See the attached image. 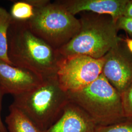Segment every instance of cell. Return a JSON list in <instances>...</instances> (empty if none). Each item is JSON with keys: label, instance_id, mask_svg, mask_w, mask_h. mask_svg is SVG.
<instances>
[{"label": "cell", "instance_id": "obj_17", "mask_svg": "<svg viewBox=\"0 0 132 132\" xmlns=\"http://www.w3.org/2000/svg\"><path fill=\"white\" fill-rule=\"evenodd\" d=\"M122 16L127 17H132V0H128L125 6Z\"/></svg>", "mask_w": 132, "mask_h": 132}, {"label": "cell", "instance_id": "obj_8", "mask_svg": "<svg viewBox=\"0 0 132 132\" xmlns=\"http://www.w3.org/2000/svg\"><path fill=\"white\" fill-rule=\"evenodd\" d=\"M43 79L31 71L0 60V87L4 94H23L41 84Z\"/></svg>", "mask_w": 132, "mask_h": 132}, {"label": "cell", "instance_id": "obj_15", "mask_svg": "<svg viewBox=\"0 0 132 132\" xmlns=\"http://www.w3.org/2000/svg\"><path fill=\"white\" fill-rule=\"evenodd\" d=\"M120 95L124 117L132 120V84Z\"/></svg>", "mask_w": 132, "mask_h": 132}, {"label": "cell", "instance_id": "obj_7", "mask_svg": "<svg viewBox=\"0 0 132 132\" xmlns=\"http://www.w3.org/2000/svg\"><path fill=\"white\" fill-rule=\"evenodd\" d=\"M120 43L104 56L102 73L121 94L132 84V56Z\"/></svg>", "mask_w": 132, "mask_h": 132}, {"label": "cell", "instance_id": "obj_2", "mask_svg": "<svg viewBox=\"0 0 132 132\" xmlns=\"http://www.w3.org/2000/svg\"><path fill=\"white\" fill-rule=\"evenodd\" d=\"M79 19L78 32L57 50L63 58L85 55L99 59L122 42L118 35L116 22L110 16L85 12Z\"/></svg>", "mask_w": 132, "mask_h": 132}, {"label": "cell", "instance_id": "obj_6", "mask_svg": "<svg viewBox=\"0 0 132 132\" xmlns=\"http://www.w3.org/2000/svg\"><path fill=\"white\" fill-rule=\"evenodd\" d=\"M104 62V57L95 59L76 55L64 58L56 73L62 88L71 93L90 85L102 73Z\"/></svg>", "mask_w": 132, "mask_h": 132}, {"label": "cell", "instance_id": "obj_16", "mask_svg": "<svg viewBox=\"0 0 132 132\" xmlns=\"http://www.w3.org/2000/svg\"><path fill=\"white\" fill-rule=\"evenodd\" d=\"M116 24L118 30H123L132 36V17L121 16L117 21Z\"/></svg>", "mask_w": 132, "mask_h": 132}, {"label": "cell", "instance_id": "obj_3", "mask_svg": "<svg viewBox=\"0 0 132 132\" xmlns=\"http://www.w3.org/2000/svg\"><path fill=\"white\" fill-rule=\"evenodd\" d=\"M69 102L68 93L62 88L55 75L44 78L32 89L14 96L12 105L44 132L61 117Z\"/></svg>", "mask_w": 132, "mask_h": 132}, {"label": "cell", "instance_id": "obj_4", "mask_svg": "<svg viewBox=\"0 0 132 132\" xmlns=\"http://www.w3.org/2000/svg\"><path fill=\"white\" fill-rule=\"evenodd\" d=\"M68 93L70 101L84 110L97 126L126 120L123 114L120 94L102 73L85 88Z\"/></svg>", "mask_w": 132, "mask_h": 132}, {"label": "cell", "instance_id": "obj_1", "mask_svg": "<svg viewBox=\"0 0 132 132\" xmlns=\"http://www.w3.org/2000/svg\"><path fill=\"white\" fill-rule=\"evenodd\" d=\"M8 56L13 66L43 78L56 75L63 57L31 31L27 22L11 19L7 33Z\"/></svg>", "mask_w": 132, "mask_h": 132}, {"label": "cell", "instance_id": "obj_19", "mask_svg": "<svg viewBox=\"0 0 132 132\" xmlns=\"http://www.w3.org/2000/svg\"><path fill=\"white\" fill-rule=\"evenodd\" d=\"M122 38V42L125 44L128 50L132 54V38H130L128 37Z\"/></svg>", "mask_w": 132, "mask_h": 132}, {"label": "cell", "instance_id": "obj_14", "mask_svg": "<svg viewBox=\"0 0 132 132\" xmlns=\"http://www.w3.org/2000/svg\"><path fill=\"white\" fill-rule=\"evenodd\" d=\"M96 132H132V120H126L107 126H97Z\"/></svg>", "mask_w": 132, "mask_h": 132}, {"label": "cell", "instance_id": "obj_11", "mask_svg": "<svg viewBox=\"0 0 132 132\" xmlns=\"http://www.w3.org/2000/svg\"><path fill=\"white\" fill-rule=\"evenodd\" d=\"M5 121L10 132H42L29 118L12 104Z\"/></svg>", "mask_w": 132, "mask_h": 132}, {"label": "cell", "instance_id": "obj_13", "mask_svg": "<svg viewBox=\"0 0 132 132\" xmlns=\"http://www.w3.org/2000/svg\"><path fill=\"white\" fill-rule=\"evenodd\" d=\"M11 19L21 22H28L35 15V8L28 0L15 1L10 12Z\"/></svg>", "mask_w": 132, "mask_h": 132}, {"label": "cell", "instance_id": "obj_20", "mask_svg": "<svg viewBox=\"0 0 132 132\" xmlns=\"http://www.w3.org/2000/svg\"><path fill=\"white\" fill-rule=\"evenodd\" d=\"M0 132H3V131H1V130H0Z\"/></svg>", "mask_w": 132, "mask_h": 132}, {"label": "cell", "instance_id": "obj_5", "mask_svg": "<svg viewBox=\"0 0 132 132\" xmlns=\"http://www.w3.org/2000/svg\"><path fill=\"white\" fill-rule=\"evenodd\" d=\"M28 24L31 31L55 50L65 45L78 32L79 19L56 1L39 9Z\"/></svg>", "mask_w": 132, "mask_h": 132}, {"label": "cell", "instance_id": "obj_9", "mask_svg": "<svg viewBox=\"0 0 132 132\" xmlns=\"http://www.w3.org/2000/svg\"><path fill=\"white\" fill-rule=\"evenodd\" d=\"M71 14L75 16L87 12L108 15L116 22L122 16L128 0H59L56 1Z\"/></svg>", "mask_w": 132, "mask_h": 132}, {"label": "cell", "instance_id": "obj_10", "mask_svg": "<svg viewBox=\"0 0 132 132\" xmlns=\"http://www.w3.org/2000/svg\"><path fill=\"white\" fill-rule=\"evenodd\" d=\"M96 126L84 110L70 101L61 117L44 132H96Z\"/></svg>", "mask_w": 132, "mask_h": 132}, {"label": "cell", "instance_id": "obj_12", "mask_svg": "<svg viewBox=\"0 0 132 132\" xmlns=\"http://www.w3.org/2000/svg\"><path fill=\"white\" fill-rule=\"evenodd\" d=\"M10 12L0 7V60L12 65L8 56L7 33L11 21Z\"/></svg>", "mask_w": 132, "mask_h": 132}, {"label": "cell", "instance_id": "obj_18", "mask_svg": "<svg viewBox=\"0 0 132 132\" xmlns=\"http://www.w3.org/2000/svg\"><path fill=\"white\" fill-rule=\"evenodd\" d=\"M4 93L3 92L2 90L1 89V87H0V130L1 131H2L3 132H7V130L6 129V128L5 127L4 123L2 121V118H1V108H2V99H3V95H4Z\"/></svg>", "mask_w": 132, "mask_h": 132}]
</instances>
